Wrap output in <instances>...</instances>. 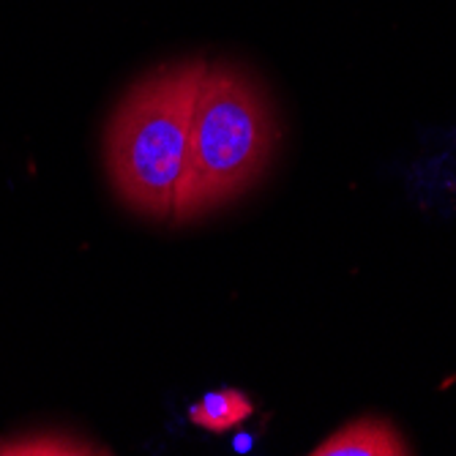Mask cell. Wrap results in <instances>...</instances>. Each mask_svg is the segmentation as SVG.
Masks as SVG:
<instances>
[{
	"label": "cell",
	"instance_id": "obj_3",
	"mask_svg": "<svg viewBox=\"0 0 456 456\" xmlns=\"http://www.w3.org/2000/svg\"><path fill=\"white\" fill-rule=\"evenodd\" d=\"M314 456H407L412 453L399 429L378 416H363L325 437Z\"/></svg>",
	"mask_w": 456,
	"mask_h": 456
},
{
	"label": "cell",
	"instance_id": "obj_4",
	"mask_svg": "<svg viewBox=\"0 0 456 456\" xmlns=\"http://www.w3.org/2000/svg\"><path fill=\"white\" fill-rule=\"evenodd\" d=\"M255 412V404L238 388H219L191 404L189 419L205 432H230Z\"/></svg>",
	"mask_w": 456,
	"mask_h": 456
},
{
	"label": "cell",
	"instance_id": "obj_1",
	"mask_svg": "<svg viewBox=\"0 0 456 456\" xmlns=\"http://www.w3.org/2000/svg\"><path fill=\"white\" fill-rule=\"evenodd\" d=\"M205 71L202 58L159 66L126 91L107 123V175L120 202L145 219L164 222L175 214Z\"/></svg>",
	"mask_w": 456,
	"mask_h": 456
},
{
	"label": "cell",
	"instance_id": "obj_5",
	"mask_svg": "<svg viewBox=\"0 0 456 456\" xmlns=\"http://www.w3.org/2000/svg\"><path fill=\"white\" fill-rule=\"evenodd\" d=\"M0 453H110L91 440L61 432H38L30 437H12L0 440Z\"/></svg>",
	"mask_w": 456,
	"mask_h": 456
},
{
	"label": "cell",
	"instance_id": "obj_2",
	"mask_svg": "<svg viewBox=\"0 0 456 456\" xmlns=\"http://www.w3.org/2000/svg\"><path fill=\"white\" fill-rule=\"evenodd\" d=\"M276 145L279 123L260 82L232 63H208L173 222L208 216L246 194L265 175Z\"/></svg>",
	"mask_w": 456,
	"mask_h": 456
}]
</instances>
